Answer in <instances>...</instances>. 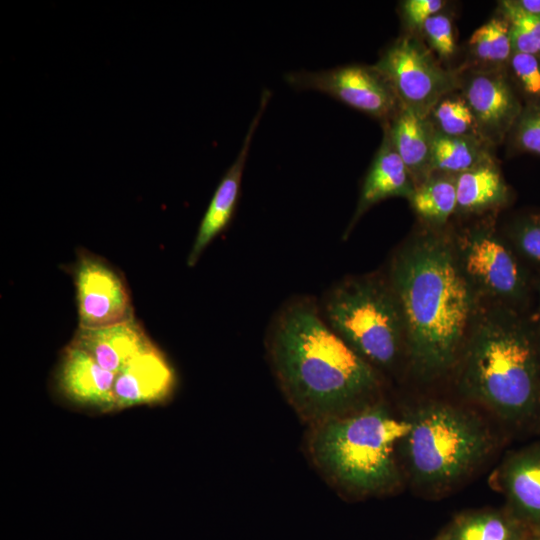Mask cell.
I'll return each instance as SVG.
<instances>
[{
	"label": "cell",
	"mask_w": 540,
	"mask_h": 540,
	"mask_svg": "<svg viewBox=\"0 0 540 540\" xmlns=\"http://www.w3.org/2000/svg\"><path fill=\"white\" fill-rule=\"evenodd\" d=\"M468 46L482 70H507L514 52L507 20L501 14L491 18L471 34Z\"/></svg>",
	"instance_id": "obj_23"
},
{
	"label": "cell",
	"mask_w": 540,
	"mask_h": 540,
	"mask_svg": "<svg viewBox=\"0 0 540 540\" xmlns=\"http://www.w3.org/2000/svg\"><path fill=\"white\" fill-rule=\"evenodd\" d=\"M267 350L281 390L309 425L377 402L376 369L330 328L309 297H296L277 312Z\"/></svg>",
	"instance_id": "obj_1"
},
{
	"label": "cell",
	"mask_w": 540,
	"mask_h": 540,
	"mask_svg": "<svg viewBox=\"0 0 540 540\" xmlns=\"http://www.w3.org/2000/svg\"><path fill=\"white\" fill-rule=\"evenodd\" d=\"M452 243L460 268L476 293L511 307L526 302L530 293L529 274L493 227L472 226Z\"/></svg>",
	"instance_id": "obj_7"
},
{
	"label": "cell",
	"mask_w": 540,
	"mask_h": 540,
	"mask_svg": "<svg viewBox=\"0 0 540 540\" xmlns=\"http://www.w3.org/2000/svg\"><path fill=\"white\" fill-rule=\"evenodd\" d=\"M389 81L400 103L428 117L445 95L459 87V77L442 68L413 35L399 37L374 65Z\"/></svg>",
	"instance_id": "obj_8"
},
{
	"label": "cell",
	"mask_w": 540,
	"mask_h": 540,
	"mask_svg": "<svg viewBox=\"0 0 540 540\" xmlns=\"http://www.w3.org/2000/svg\"><path fill=\"white\" fill-rule=\"evenodd\" d=\"M539 335H540V283H539Z\"/></svg>",
	"instance_id": "obj_33"
},
{
	"label": "cell",
	"mask_w": 540,
	"mask_h": 540,
	"mask_svg": "<svg viewBox=\"0 0 540 540\" xmlns=\"http://www.w3.org/2000/svg\"><path fill=\"white\" fill-rule=\"evenodd\" d=\"M459 86L481 138L488 144L501 143L524 107L507 70H475L463 81L459 78Z\"/></svg>",
	"instance_id": "obj_11"
},
{
	"label": "cell",
	"mask_w": 540,
	"mask_h": 540,
	"mask_svg": "<svg viewBox=\"0 0 540 540\" xmlns=\"http://www.w3.org/2000/svg\"><path fill=\"white\" fill-rule=\"evenodd\" d=\"M500 12L508 22L513 51L540 56V16L523 10L514 0L500 2Z\"/></svg>",
	"instance_id": "obj_25"
},
{
	"label": "cell",
	"mask_w": 540,
	"mask_h": 540,
	"mask_svg": "<svg viewBox=\"0 0 540 540\" xmlns=\"http://www.w3.org/2000/svg\"><path fill=\"white\" fill-rule=\"evenodd\" d=\"M330 328L372 366L390 367L405 349V329L395 293L376 275L335 284L319 305Z\"/></svg>",
	"instance_id": "obj_5"
},
{
	"label": "cell",
	"mask_w": 540,
	"mask_h": 540,
	"mask_svg": "<svg viewBox=\"0 0 540 540\" xmlns=\"http://www.w3.org/2000/svg\"><path fill=\"white\" fill-rule=\"evenodd\" d=\"M409 465L423 484L442 486L471 471L488 453L491 437L471 414L441 403L425 405L407 419Z\"/></svg>",
	"instance_id": "obj_6"
},
{
	"label": "cell",
	"mask_w": 540,
	"mask_h": 540,
	"mask_svg": "<svg viewBox=\"0 0 540 540\" xmlns=\"http://www.w3.org/2000/svg\"><path fill=\"white\" fill-rule=\"evenodd\" d=\"M457 210L462 213L481 212L506 204L510 191L493 160L455 175Z\"/></svg>",
	"instance_id": "obj_19"
},
{
	"label": "cell",
	"mask_w": 540,
	"mask_h": 540,
	"mask_svg": "<svg viewBox=\"0 0 540 540\" xmlns=\"http://www.w3.org/2000/svg\"><path fill=\"white\" fill-rule=\"evenodd\" d=\"M398 300L405 349L415 373L433 379L455 362L476 316L477 293L452 240L425 232L395 254L388 279Z\"/></svg>",
	"instance_id": "obj_2"
},
{
	"label": "cell",
	"mask_w": 540,
	"mask_h": 540,
	"mask_svg": "<svg viewBox=\"0 0 540 540\" xmlns=\"http://www.w3.org/2000/svg\"><path fill=\"white\" fill-rule=\"evenodd\" d=\"M511 238L523 257L540 264V212L518 219L512 228Z\"/></svg>",
	"instance_id": "obj_28"
},
{
	"label": "cell",
	"mask_w": 540,
	"mask_h": 540,
	"mask_svg": "<svg viewBox=\"0 0 540 540\" xmlns=\"http://www.w3.org/2000/svg\"><path fill=\"white\" fill-rule=\"evenodd\" d=\"M442 540H529L523 522L497 511H477L457 517Z\"/></svg>",
	"instance_id": "obj_20"
},
{
	"label": "cell",
	"mask_w": 540,
	"mask_h": 540,
	"mask_svg": "<svg viewBox=\"0 0 540 540\" xmlns=\"http://www.w3.org/2000/svg\"><path fill=\"white\" fill-rule=\"evenodd\" d=\"M529 540H540V531H538L535 535L531 536Z\"/></svg>",
	"instance_id": "obj_32"
},
{
	"label": "cell",
	"mask_w": 540,
	"mask_h": 540,
	"mask_svg": "<svg viewBox=\"0 0 540 540\" xmlns=\"http://www.w3.org/2000/svg\"><path fill=\"white\" fill-rule=\"evenodd\" d=\"M409 200L421 218L443 224L457 210L455 175L432 174L415 187Z\"/></svg>",
	"instance_id": "obj_22"
},
{
	"label": "cell",
	"mask_w": 540,
	"mask_h": 540,
	"mask_svg": "<svg viewBox=\"0 0 540 540\" xmlns=\"http://www.w3.org/2000/svg\"><path fill=\"white\" fill-rule=\"evenodd\" d=\"M436 540H442L441 536H439Z\"/></svg>",
	"instance_id": "obj_34"
},
{
	"label": "cell",
	"mask_w": 540,
	"mask_h": 540,
	"mask_svg": "<svg viewBox=\"0 0 540 540\" xmlns=\"http://www.w3.org/2000/svg\"><path fill=\"white\" fill-rule=\"evenodd\" d=\"M71 343L116 375L135 357L155 347L134 318L102 327H79Z\"/></svg>",
	"instance_id": "obj_14"
},
{
	"label": "cell",
	"mask_w": 540,
	"mask_h": 540,
	"mask_svg": "<svg viewBox=\"0 0 540 540\" xmlns=\"http://www.w3.org/2000/svg\"><path fill=\"white\" fill-rule=\"evenodd\" d=\"M174 382L171 366L155 346L135 357L116 375V409L162 401L171 394Z\"/></svg>",
	"instance_id": "obj_15"
},
{
	"label": "cell",
	"mask_w": 540,
	"mask_h": 540,
	"mask_svg": "<svg viewBox=\"0 0 540 540\" xmlns=\"http://www.w3.org/2000/svg\"><path fill=\"white\" fill-rule=\"evenodd\" d=\"M444 5L442 0H406L401 4V11L411 29L422 30L427 19L438 14Z\"/></svg>",
	"instance_id": "obj_30"
},
{
	"label": "cell",
	"mask_w": 540,
	"mask_h": 540,
	"mask_svg": "<svg viewBox=\"0 0 540 540\" xmlns=\"http://www.w3.org/2000/svg\"><path fill=\"white\" fill-rule=\"evenodd\" d=\"M285 79L295 88L328 94L385 124L401 105L393 87L375 66L352 64L317 72H290Z\"/></svg>",
	"instance_id": "obj_9"
},
{
	"label": "cell",
	"mask_w": 540,
	"mask_h": 540,
	"mask_svg": "<svg viewBox=\"0 0 540 540\" xmlns=\"http://www.w3.org/2000/svg\"><path fill=\"white\" fill-rule=\"evenodd\" d=\"M380 402L310 425L307 446L317 468L340 489L357 495L390 491L399 483L394 448L410 430Z\"/></svg>",
	"instance_id": "obj_4"
},
{
	"label": "cell",
	"mask_w": 540,
	"mask_h": 540,
	"mask_svg": "<svg viewBox=\"0 0 540 540\" xmlns=\"http://www.w3.org/2000/svg\"><path fill=\"white\" fill-rule=\"evenodd\" d=\"M74 280L79 327H102L134 318L124 279L102 258L79 253Z\"/></svg>",
	"instance_id": "obj_10"
},
{
	"label": "cell",
	"mask_w": 540,
	"mask_h": 540,
	"mask_svg": "<svg viewBox=\"0 0 540 540\" xmlns=\"http://www.w3.org/2000/svg\"><path fill=\"white\" fill-rule=\"evenodd\" d=\"M508 136L516 152L540 156V104L524 105Z\"/></svg>",
	"instance_id": "obj_27"
},
{
	"label": "cell",
	"mask_w": 540,
	"mask_h": 540,
	"mask_svg": "<svg viewBox=\"0 0 540 540\" xmlns=\"http://www.w3.org/2000/svg\"><path fill=\"white\" fill-rule=\"evenodd\" d=\"M385 129L407 167L415 187L431 176V145L434 128L428 117L400 105Z\"/></svg>",
	"instance_id": "obj_17"
},
{
	"label": "cell",
	"mask_w": 540,
	"mask_h": 540,
	"mask_svg": "<svg viewBox=\"0 0 540 540\" xmlns=\"http://www.w3.org/2000/svg\"><path fill=\"white\" fill-rule=\"evenodd\" d=\"M465 345L461 382L500 417H530L540 399V346L529 322L503 304L475 316Z\"/></svg>",
	"instance_id": "obj_3"
},
{
	"label": "cell",
	"mask_w": 540,
	"mask_h": 540,
	"mask_svg": "<svg viewBox=\"0 0 540 540\" xmlns=\"http://www.w3.org/2000/svg\"><path fill=\"white\" fill-rule=\"evenodd\" d=\"M428 118H431L434 130L444 135L482 139L467 102L461 94H454V91L436 103Z\"/></svg>",
	"instance_id": "obj_24"
},
{
	"label": "cell",
	"mask_w": 540,
	"mask_h": 540,
	"mask_svg": "<svg viewBox=\"0 0 540 540\" xmlns=\"http://www.w3.org/2000/svg\"><path fill=\"white\" fill-rule=\"evenodd\" d=\"M413 179L385 129L382 144L364 179L354 215L346 229L347 237L361 216L376 203L390 197L410 198Z\"/></svg>",
	"instance_id": "obj_16"
},
{
	"label": "cell",
	"mask_w": 540,
	"mask_h": 540,
	"mask_svg": "<svg viewBox=\"0 0 540 540\" xmlns=\"http://www.w3.org/2000/svg\"><path fill=\"white\" fill-rule=\"evenodd\" d=\"M501 481L512 505L540 531V445L513 454Z\"/></svg>",
	"instance_id": "obj_18"
},
{
	"label": "cell",
	"mask_w": 540,
	"mask_h": 540,
	"mask_svg": "<svg viewBox=\"0 0 540 540\" xmlns=\"http://www.w3.org/2000/svg\"><path fill=\"white\" fill-rule=\"evenodd\" d=\"M507 73L524 105L540 104V56L513 52Z\"/></svg>",
	"instance_id": "obj_26"
},
{
	"label": "cell",
	"mask_w": 540,
	"mask_h": 540,
	"mask_svg": "<svg viewBox=\"0 0 540 540\" xmlns=\"http://www.w3.org/2000/svg\"><path fill=\"white\" fill-rule=\"evenodd\" d=\"M116 374L101 367L85 350L70 343L62 352L57 384L70 401L102 411L116 409Z\"/></svg>",
	"instance_id": "obj_13"
},
{
	"label": "cell",
	"mask_w": 540,
	"mask_h": 540,
	"mask_svg": "<svg viewBox=\"0 0 540 540\" xmlns=\"http://www.w3.org/2000/svg\"><path fill=\"white\" fill-rule=\"evenodd\" d=\"M523 10L540 16V0H514Z\"/></svg>",
	"instance_id": "obj_31"
},
{
	"label": "cell",
	"mask_w": 540,
	"mask_h": 540,
	"mask_svg": "<svg viewBox=\"0 0 540 540\" xmlns=\"http://www.w3.org/2000/svg\"><path fill=\"white\" fill-rule=\"evenodd\" d=\"M488 145L479 138L448 136L434 130L431 173L458 175L487 162L491 160Z\"/></svg>",
	"instance_id": "obj_21"
},
{
	"label": "cell",
	"mask_w": 540,
	"mask_h": 540,
	"mask_svg": "<svg viewBox=\"0 0 540 540\" xmlns=\"http://www.w3.org/2000/svg\"><path fill=\"white\" fill-rule=\"evenodd\" d=\"M270 91L262 93L260 106L248 128L241 150L219 183L200 223L195 241L187 258V265L194 266L210 242L230 222L240 193L242 175L254 133L270 99Z\"/></svg>",
	"instance_id": "obj_12"
},
{
	"label": "cell",
	"mask_w": 540,
	"mask_h": 540,
	"mask_svg": "<svg viewBox=\"0 0 540 540\" xmlns=\"http://www.w3.org/2000/svg\"><path fill=\"white\" fill-rule=\"evenodd\" d=\"M430 46L444 59H448L456 52L451 20L444 14H435L424 23L422 27Z\"/></svg>",
	"instance_id": "obj_29"
}]
</instances>
